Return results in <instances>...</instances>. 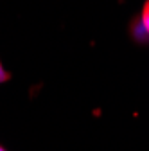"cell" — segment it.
<instances>
[{
  "label": "cell",
  "instance_id": "1",
  "mask_svg": "<svg viewBox=\"0 0 149 151\" xmlns=\"http://www.w3.org/2000/svg\"><path fill=\"white\" fill-rule=\"evenodd\" d=\"M142 25H144V29L149 32V0H145L144 9H142Z\"/></svg>",
  "mask_w": 149,
  "mask_h": 151
},
{
  "label": "cell",
  "instance_id": "2",
  "mask_svg": "<svg viewBox=\"0 0 149 151\" xmlns=\"http://www.w3.org/2000/svg\"><path fill=\"white\" fill-rule=\"evenodd\" d=\"M7 79H9V74L4 70L2 63H0V83H4V81H7Z\"/></svg>",
  "mask_w": 149,
  "mask_h": 151
},
{
  "label": "cell",
  "instance_id": "3",
  "mask_svg": "<svg viewBox=\"0 0 149 151\" xmlns=\"http://www.w3.org/2000/svg\"><path fill=\"white\" fill-rule=\"evenodd\" d=\"M0 151H6V149H4V147H2V146H0Z\"/></svg>",
  "mask_w": 149,
  "mask_h": 151
}]
</instances>
